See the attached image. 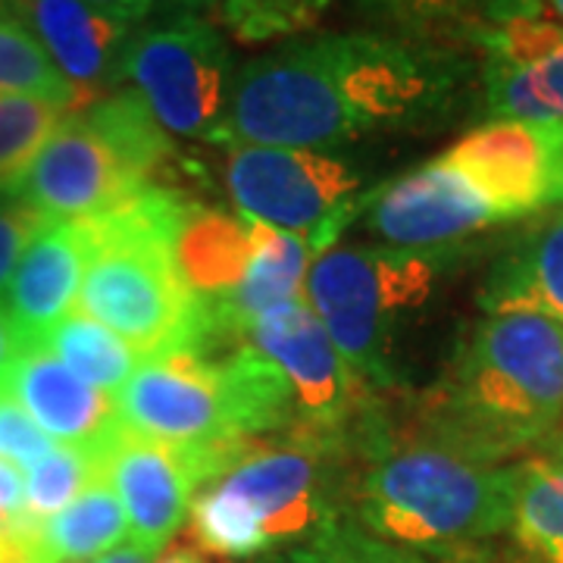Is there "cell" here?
Returning <instances> with one entry per match:
<instances>
[{"label": "cell", "instance_id": "obj_1", "mask_svg": "<svg viewBox=\"0 0 563 563\" xmlns=\"http://www.w3.org/2000/svg\"><path fill=\"white\" fill-rule=\"evenodd\" d=\"M463 63L432 44L388 32L317 35L247 60L210 144L339 151L420 132L457 101Z\"/></svg>", "mask_w": 563, "mask_h": 563}, {"label": "cell", "instance_id": "obj_2", "mask_svg": "<svg viewBox=\"0 0 563 563\" xmlns=\"http://www.w3.org/2000/svg\"><path fill=\"white\" fill-rule=\"evenodd\" d=\"M563 420V325L539 313H485L426 391L417 432L504 463Z\"/></svg>", "mask_w": 563, "mask_h": 563}, {"label": "cell", "instance_id": "obj_3", "mask_svg": "<svg viewBox=\"0 0 563 563\" xmlns=\"http://www.w3.org/2000/svg\"><path fill=\"white\" fill-rule=\"evenodd\" d=\"M244 422L257 439L285 435L335 454H361L385 426L373 388L347 366L307 301L254 322L229 354Z\"/></svg>", "mask_w": 563, "mask_h": 563}, {"label": "cell", "instance_id": "obj_4", "mask_svg": "<svg viewBox=\"0 0 563 563\" xmlns=\"http://www.w3.org/2000/svg\"><path fill=\"white\" fill-rule=\"evenodd\" d=\"M191 207L176 188L151 185L107 213L79 220L88 244L81 313L113 329L141 361L201 351V307L176 263V239Z\"/></svg>", "mask_w": 563, "mask_h": 563}, {"label": "cell", "instance_id": "obj_5", "mask_svg": "<svg viewBox=\"0 0 563 563\" xmlns=\"http://www.w3.org/2000/svg\"><path fill=\"white\" fill-rule=\"evenodd\" d=\"M357 485L361 526L379 542L454 551L510 529L517 463H488L417 432L391 435L388 422L363 448Z\"/></svg>", "mask_w": 563, "mask_h": 563}, {"label": "cell", "instance_id": "obj_6", "mask_svg": "<svg viewBox=\"0 0 563 563\" xmlns=\"http://www.w3.org/2000/svg\"><path fill=\"white\" fill-rule=\"evenodd\" d=\"M201 548L232 561H257L298 544L342 517V454L301 442H257L191 501Z\"/></svg>", "mask_w": 563, "mask_h": 563}, {"label": "cell", "instance_id": "obj_7", "mask_svg": "<svg viewBox=\"0 0 563 563\" xmlns=\"http://www.w3.org/2000/svg\"><path fill=\"white\" fill-rule=\"evenodd\" d=\"M435 276V254L398 251L388 244L329 247L310 261L303 301L363 383L388 388L398 383V329L429 301Z\"/></svg>", "mask_w": 563, "mask_h": 563}, {"label": "cell", "instance_id": "obj_8", "mask_svg": "<svg viewBox=\"0 0 563 563\" xmlns=\"http://www.w3.org/2000/svg\"><path fill=\"white\" fill-rule=\"evenodd\" d=\"M361 173L342 157L301 147L239 144L225 157V188L247 220L301 235L310 254L335 247L339 235L361 217Z\"/></svg>", "mask_w": 563, "mask_h": 563}, {"label": "cell", "instance_id": "obj_9", "mask_svg": "<svg viewBox=\"0 0 563 563\" xmlns=\"http://www.w3.org/2000/svg\"><path fill=\"white\" fill-rule=\"evenodd\" d=\"M232 51L217 25L181 10L132 32L122 81H132L154 120L179 139H210L235 85Z\"/></svg>", "mask_w": 563, "mask_h": 563}, {"label": "cell", "instance_id": "obj_10", "mask_svg": "<svg viewBox=\"0 0 563 563\" xmlns=\"http://www.w3.org/2000/svg\"><path fill=\"white\" fill-rule=\"evenodd\" d=\"M113 401L122 429L151 442L201 448L244 439L232 420L220 361L201 351L144 357Z\"/></svg>", "mask_w": 563, "mask_h": 563}, {"label": "cell", "instance_id": "obj_11", "mask_svg": "<svg viewBox=\"0 0 563 563\" xmlns=\"http://www.w3.org/2000/svg\"><path fill=\"white\" fill-rule=\"evenodd\" d=\"M151 181L122 161L81 110L66 113L29 166L16 198L51 220H88L120 207Z\"/></svg>", "mask_w": 563, "mask_h": 563}, {"label": "cell", "instance_id": "obj_12", "mask_svg": "<svg viewBox=\"0 0 563 563\" xmlns=\"http://www.w3.org/2000/svg\"><path fill=\"white\" fill-rule=\"evenodd\" d=\"M439 161L473 181L498 220H523L551 203L563 161V129L488 120L451 144Z\"/></svg>", "mask_w": 563, "mask_h": 563}, {"label": "cell", "instance_id": "obj_13", "mask_svg": "<svg viewBox=\"0 0 563 563\" xmlns=\"http://www.w3.org/2000/svg\"><path fill=\"white\" fill-rule=\"evenodd\" d=\"M366 213L379 242L417 254H439L501 222L483 191L439 157L369 191Z\"/></svg>", "mask_w": 563, "mask_h": 563}, {"label": "cell", "instance_id": "obj_14", "mask_svg": "<svg viewBox=\"0 0 563 563\" xmlns=\"http://www.w3.org/2000/svg\"><path fill=\"white\" fill-rule=\"evenodd\" d=\"M485 110L492 120L563 129V32L536 20H483Z\"/></svg>", "mask_w": 563, "mask_h": 563}, {"label": "cell", "instance_id": "obj_15", "mask_svg": "<svg viewBox=\"0 0 563 563\" xmlns=\"http://www.w3.org/2000/svg\"><path fill=\"white\" fill-rule=\"evenodd\" d=\"M101 461L103 479L122 504L129 542L161 558L188 520L201 488L185 451L120 429L103 448Z\"/></svg>", "mask_w": 563, "mask_h": 563}, {"label": "cell", "instance_id": "obj_16", "mask_svg": "<svg viewBox=\"0 0 563 563\" xmlns=\"http://www.w3.org/2000/svg\"><path fill=\"white\" fill-rule=\"evenodd\" d=\"M38 38L47 57L81 95L85 107L117 91L122 57L132 38L129 22L113 20L85 0H0Z\"/></svg>", "mask_w": 563, "mask_h": 563}, {"label": "cell", "instance_id": "obj_17", "mask_svg": "<svg viewBox=\"0 0 563 563\" xmlns=\"http://www.w3.org/2000/svg\"><path fill=\"white\" fill-rule=\"evenodd\" d=\"M0 388L38 422V429L51 442L66 448L103 454V448L122 429L117 401L81 383L41 344L22 351Z\"/></svg>", "mask_w": 563, "mask_h": 563}, {"label": "cell", "instance_id": "obj_18", "mask_svg": "<svg viewBox=\"0 0 563 563\" xmlns=\"http://www.w3.org/2000/svg\"><path fill=\"white\" fill-rule=\"evenodd\" d=\"M88 244L79 220H47L25 247L0 301L25 347L44 342L47 332L73 313L79 301Z\"/></svg>", "mask_w": 563, "mask_h": 563}, {"label": "cell", "instance_id": "obj_19", "mask_svg": "<svg viewBox=\"0 0 563 563\" xmlns=\"http://www.w3.org/2000/svg\"><path fill=\"white\" fill-rule=\"evenodd\" d=\"M479 307L485 313H539L563 325V207H551L492 266Z\"/></svg>", "mask_w": 563, "mask_h": 563}, {"label": "cell", "instance_id": "obj_20", "mask_svg": "<svg viewBox=\"0 0 563 563\" xmlns=\"http://www.w3.org/2000/svg\"><path fill=\"white\" fill-rule=\"evenodd\" d=\"M129 542L122 504L107 479L44 520H25L22 563H85Z\"/></svg>", "mask_w": 563, "mask_h": 563}, {"label": "cell", "instance_id": "obj_21", "mask_svg": "<svg viewBox=\"0 0 563 563\" xmlns=\"http://www.w3.org/2000/svg\"><path fill=\"white\" fill-rule=\"evenodd\" d=\"M254 261V220L191 207L176 239V263L198 307L239 288Z\"/></svg>", "mask_w": 563, "mask_h": 563}, {"label": "cell", "instance_id": "obj_22", "mask_svg": "<svg viewBox=\"0 0 563 563\" xmlns=\"http://www.w3.org/2000/svg\"><path fill=\"white\" fill-rule=\"evenodd\" d=\"M510 536L532 563H563V442L517 463Z\"/></svg>", "mask_w": 563, "mask_h": 563}, {"label": "cell", "instance_id": "obj_23", "mask_svg": "<svg viewBox=\"0 0 563 563\" xmlns=\"http://www.w3.org/2000/svg\"><path fill=\"white\" fill-rule=\"evenodd\" d=\"M41 347H47L81 383H88L110 398H117V391L132 379V373L141 363L139 354L122 342L113 329L85 317L81 310L57 322Z\"/></svg>", "mask_w": 563, "mask_h": 563}, {"label": "cell", "instance_id": "obj_24", "mask_svg": "<svg viewBox=\"0 0 563 563\" xmlns=\"http://www.w3.org/2000/svg\"><path fill=\"white\" fill-rule=\"evenodd\" d=\"M0 95H22L81 110V95L63 79L38 38L0 3Z\"/></svg>", "mask_w": 563, "mask_h": 563}, {"label": "cell", "instance_id": "obj_25", "mask_svg": "<svg viewBox=\"0 0 563 563\" xmlns=\"http://www.w3.org/2000/svg\"><path fill=\"white\" fill-rule=\"evenodd\" d=\"M66 110L60 103L0 95V195L16 198L29 166L35 163L44 141L57 132Z\"/></svg>", "mask_w": 563, "mask_h": 563}, {"label": "cell", "instance_id": "obj_26", "mask_svg": "<svg viewBox=\"0 0 563 563\" xmlns=\"http://www.w3.org/2000/svg\"><path fill=\"white\" fill-rule=\"evenodd\" d=\"M103 479V461L81 448H51L38 463L25 470V517L44 520L76 501L88 485Z\"/></svg>", "mask_w": 563, "mask_h": 563}, {"label": "cell", "instance_id": "obj_27", "mask_svg": "<svg viewBox=\"0 0 563 563\" xmlns=\"http://www.w3.org/2000/svg\"><path fill=\"white\" fill-rule=\"evenodd\" d=\"M254 563H422L417 554L379 542L369 536L363 526L339 523L325 526L322 532L303 539L298 544H288L279 551H269Z\"/></svg>", "mask_w": 563, "mask_h": 563}, {"label": "cell", "instance_id": "obj_28", "mask_svg": "<svg viewBox=\"0 0 563 563\" xmlns=\"http://www.w3.org/2000/svg\"><path fill=\"white\" fill-rule=\"evenodd\" d=\"M335 0H222V22L242 44L301 35L325 16Z\"/></svg>", "mask_w": 563, "mask_h": 563}, {"label": "cell", "instance_id": "obj_29", "mask_svg": "<svg viewBox=\"0 0 563 563\" xmlns=\"http://www.w3.org/2000/svg\"><path fill=\"white\" fill-rule=\"evenodd\" d=\"M369 20L395 25L398 35H422L444 22L466 20L470 13L485 10L488 0H354Z\"/></svg>", "mask_w": 563, "mask_h": 563}, {"label": "cell", "instance_id": "obj_30", "mask_svg": "<svg viewBox=\"0 0 563 563\" xmlns=\"http://www.w3.org/2000/svg\"><path fill=\"white\" fill-rule=\"evenodd\" d=\"M51 448H54V442L41 432L38 422L0 388V461L13 463L16 470L25 473Z\"/></svg>", "mask_w": 563, "mask_h": 563}, {"label": "cell", "instance_id": "obj_31", "mask_svg": "<svg viewBox=\"0 0 563 563\" xmlns=\"http://www.w3.org/2000/svg\"><path fill=\"white\" fill-rule=\"evenodd\" d=\"M51 217H44L41 210L29 207L20 198H3L0 195V298L7 291V285L13 279L16 266H20L25 247L47 225Z\"/></svg>", "mask_w": 563, "mask_h": 563}, {"label": "cell", "instance_id": "obj_32", "mask_svg": "<svg viewBox=\"0 0 563 563\" xmlns=\"http://www.w3.org/2000/svg\"><path fill=\"white\" fill-rule=\"evenodd\" d=\"M483 20H536L563 32V0H488Z\"/></svg>", "mask_w": 563, "mask_h": 563}, {"label": "cell", "instance_id": "obj_33", "mask_svg": "<svg viewBox=\"0 0 563 563\" xmlns=\"http://www.w3.org/2000/svg\"><path fill=\"white\" fill-rule=\"evenodd\" d=\"M25 517V476L13 463L0 461V520Z\"/></svg>", "mask_w": 563, "mask_h": 563}, {"label": "cell", "instance_id": "obj_34", "mask_svg": "<svg viewBox=\"0 0 563 563\" xmlns=\"http://www.w3.org/2000/svg\"><path fill=\"white\" fill-rule=\"evenodd\" d=\"M85 3L95 7V10H101L107 16H113V20L135 25V22H141L154 10L157 0H85Z\"/></svg>", "mask_w": 563, "mask_h": 563}, {"label": "cell", "instance_id": "obj_35", "mask_svg": "<svg viewBox=\"0 0 563 563\" xmlns=\"http://www.w3.org/2000/svg\"><path fill=\"white\" fill-rule=\"evenodd\" d=\"M22 351H25V344H22L20 332H16L10 313H7L3 303H0V383H3V376L10 373V366L20 361Z\"/></svg>", "mask_w": 563, "mask_h": 563}, {"label": "cell", "instance_id": "obj_36", "mask_svg": "<svg viewBox=\"0 0 563 563\" xmlns=\"http://www.w3.org/2000/svg\"><path fill=\"white\" fill-rule=\"evenodd\" d=\"M154 561H157V554L144 551L141 544L122 542L120 548H113V551H107V554H101V558H95V561H85V563H154Z\"/></svg>", "mask_w": 563, "mask_h": 563}, {"label": "cell", "instance_id": "obj_37", "mask_svg": "<svg viewBox=\"0 0 563 563\" xmlns=\"http://www.w3.org/2000/svg\"><path fill=\"white\" fill-rule=\"evenodd\" d=\"M154 563H207V561H203L201 551H198V548H191V544H169V548H166Z\"/></svg>", "mask_w": 563, "mask_h": 563}, {"label": "cell", "instance_id": "obj_38", "mask_svg": "<svg viewBox=\"0 0 563 563\" xmlns=\"http://www.w3.org/2000/svg\"><path fill=\"white\" fill-rule=\"evenodd\" d=\"M551 203H561L563 207V161L558 166V176H554V188H551Z\"/></svg>", "mask_w": 563, "mask_h": 563}, {"label": "cell", "instance_id": "obj_39", "mask_svg": "<svg viewBox=\"0 0 563 563\" xmlns=\"http://www.w3.org/2000/svg\"><path fill=\"white\" fill-rule=\"evenodd\" d=\"M181 7H185V10H191V7H201V3H207V0H179Z\"/></svg>", "mask_w": 563, "mask_h": 563}]
</instances>
